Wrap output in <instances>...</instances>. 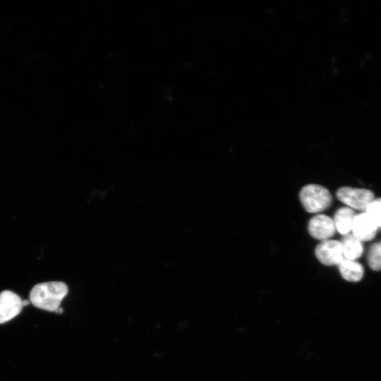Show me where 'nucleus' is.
<instances>
[{"mask_svg":"<svg viewBox=\"0 0 381 381\" xmlns=\"http://www.w3.org/2000/svg\"><path fill=\"white\" fill-rule=\"evenodd\" d=\"M368 263L373 270L381 269V241L372 245L368 255Z\"/></svg>","mask_w":381,"mask_h":381,"instance_id":"11","label":"nucleus"},{"mask_svg":"<svg viewBox=\"0 0 381 381\" xmlns=\"http://www.w3.org/2000/svg\"><path fill=\"white\" fill-rule=\"evenodd\" d=\"M23 307L21 298L16 293L6 290L0 293V324L18 316Z\"/></svg>","mask_w":381,"mask_h":381,"instance_id":"5","label":"nucleus"},{"mask_svg":"<svg viewBox=\"0 0 381 381\" xmlns=\"http://www.w3.org/2000/svg\"><path fill=\"white\" fill-rule=\"evenodd\" d=\"M299 198L305 209L311 213H320L329 208L332 196L329 190L316 184H309L303 188Z\"/></svg>","mask_w":381,"mask_h":381,"instance_id":"2","label":"nucleus"},{"mask_svg":"<svg viewBox=\"0 0 381 381\" xmlns=\"http://www.w3.org/2000/svg\"><path fill=\"white\" fill-rule=\"evenodd\" d=\"M308 230L314 238L322 241L329 240L336 231L334 220L325 215L313 217L309 223Z\"/></svg>","mask_w":381,"mask_h":381,"instance_id":"6","label":"nucleus"},{"mask_svg":"<svg viewBox=\"0 0 381 381\" xmlns=\"http://www.w3.org/2000/svg\"><path fill=\"white\" fill-rule=\"evenodd\" d=\"M378 227L364 212L356 216L352 226V235L362 241L372 240L377 232Z\"/></svg>","mask_w":381,"mask_h":381,"instance_id":"7","label":"nucleus"},{"mask_svg":"<svg viewBox=\"0 0 381 381\" xmlns=\"http://www.w3.org/2000/svg\"><path fill=\"white\" fill-rule=\"evenodd\" d=\"M356 216L355 212L349 207L338 209L334 219L336 230L342 235H349L351 232Z\"/></svg>","mask_w":381,"mask_h":381,"instance_id":"8","label":"nucleus"},{"mask_svg":"<svg viewBox=\"0 0 381 381\" xmlns=\"http://www.w3.org/2000/svg\"><path fill=\"white\" fill-rule=\"evenodd\" d=\"M30 303H31V302L29 301H23V307H24V306L29 305Z\"/></svg>","mask_w":381,"mask_h":381,"instance_id":"13","label":"nucleus"},{"mask_svg":"<svg viewBox=\"0 0 381 381\" xmlns=\"http://www.w3.org/2000/svg\"><path fill=\"white\" fill-rule=\"evenodd\" d=\"M337 197L351 209L365 212L375 199L371 190L351 187L340 188L337 192Z\"/></svg>","mask_w":381,"mask_h":381,"instance_id":"3","label":"nucleus"},{"mask_svg":"<svg viewBox=\"0 0 381 381\" xmlns=\"http://www.w3.org/2000/svg\"><path fill=\"white\" fill-rule=\"evenodd\" d=\"M315 252L318 261L325 265H338L344 259L342 243L336 240L321 241Z\"/></svg>","mask_w":381,"mask_h":381,"instance_id":"4","label":"nucleus"},{"mask_svg":"<svg viewBox=\"0 0 381 381\" xmlns=\"http://www.w3.org/2000/svg\"><path fill=\"white\" fill-rule=\"evenodd\" d=\"M342 278L349 282L360 281L364 276V268L356 261L344 259L338 265Z\"/></svg>","mask_w":381,"mask_h":381,"instance_id":"9","label":"nucleus"},{"mask_svg":"<svg viewBox=\"0 0 381 381\" xmlns=\"http://www.w3.org/2000/svg\"><path fill=\"white\" fill-rule=\"evenodd\" d=\"M365 213L378 228H381V198L374 199Z\"/></svg>","mask_w":381,"mask_h":381,"instance_id":"12","label":"nucleus"},{"mask_svg":"<svg viewBox=\"0 0 381 381\" xmlns=\"http://www.w3.org/2000/svg\"><path fill=\"white\" fill-rule=\"evenodd\" d=\"M344 259L356 261L363 254L362 242L351 235H347L341 241Z\"/></svg>","mask_w":381,"mask_h":381,"instance_id":"10","label":"nucleus"},{"mask_svg":"<svg viewBox=\"0 0 381 381\" xmlns=\"http://www.w3.org/2000/svg\"><path fill=\"white\" fill-rule=\"evenodd\" d=\"M68 294V287L63 282H47L35 285L30 294V302L36 307L56 312Z\"/></svg>","mask_w":381,"mask_h":381,"instance_id":"1","label":"nucleus"},{"mask_svg":"<svg viewBox=\"0 0 381 381\" xmlns=\"http://www.w3.org/2000/svg\"><path fill=\"white\" fill-rule=\"evenodd\" d=\"M56 312L58 314H61L63 312V309L60 307Z\"/></svg>","mask_w":381,"mask_h":381,"instance_id":"14","label":"nucleus"}]
</instances>
